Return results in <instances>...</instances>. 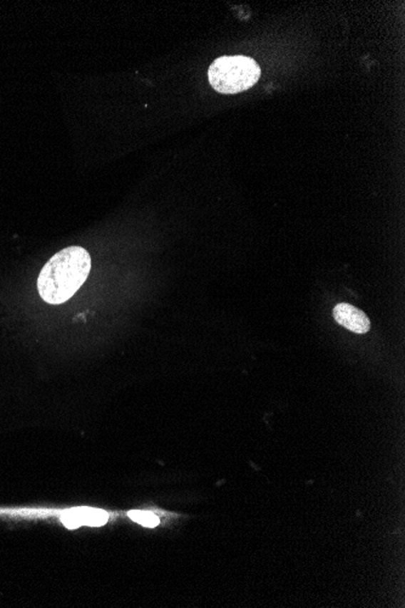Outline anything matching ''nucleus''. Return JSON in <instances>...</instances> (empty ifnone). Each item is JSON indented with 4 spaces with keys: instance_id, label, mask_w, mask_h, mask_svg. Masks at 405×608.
<instances>
[{
    "instance_id": "obj_2",
    "label": "nucleus",
    "mask_w": 405,
    "mask_h": 608,
    "mask_svg": "<svg viewBox=\"0 0 405 608\" xmlns=\"http://www.w3.org/2000/svg\"><path fill=\"white\" fill-rule=\"evenodd\" d=\"M261 68L252 58L243 55L222 56L207 71L210 86L220 94H238L259 81Z\"/></svg>"
},
{
    "instance_id": "obj_4",
    "label": "nucleus",
    "mask_w": 405,
    "mask_h": 608,
    "mask_svg": "<svg viewBox=\"0 0 405 608\" xmlns=\"http://www.w3.org/2000/svg\"><path fill=\"white\" fill-rule=\"evenodd\" d=\"M72 510L74 511V514L77 515L81 525H86V526H103L110 520L108 514H106L105 511L98 510V509H91V507H79L78 509V507H74Z\"/></svg>"
},
{
    "instance_id": "obj_1",
    "label": "nucleus",
    "mask_w": 405,
    "mask_h": 608,
    "mask_svg": "<svg viewBox=\"0 0 405 608\" xmlns=\"http://www.w3.org/2000/svg\"><path fill=\"white\" fill-rule=\"evenodd\" d=\"M90 269L91 257L84 248L62 249L41 269L37 283L41 298L51 305L63 304L84 284Z\"/></svg>"
},
{
    "instance_id": "obj_5",
    "label": "nucleus",
    "mask_w": 405,
    "mask_h": 608,
    "mask_svg": "<svg viewBox=\"0 0 405 608\" xmlns=\"http://www.w3.org/2000/svg\"><path fill=\"white\" fill-rule=\"evenodd\" d=\"M128 516L135 522L140 523L142 526L150 527V528L158 526L159 522H160L158 516L150 514V512H145V511H130Z\"/></svg>"
},
{
    "instance_id": "obj_3",
    "label": "nucleus",
    "mask_w": 405,
    "mask_h": 608,
    "mask_svg": "<svg viewBox=\"0 0 405 608\" xmlns=\"http://www.w3.org/2000/svg\"><path fill=\"white\" fill-rule=\"evenodd\" d=\"M334 319L340 326L357 334H365L370 329V321L363 311L349 304H340L334 309Z\"/></svg>"
},
{
    "instance_id": "obj_6",
    "label": "nucleus",
    "mask_w": 405,
    "mask_h": 608,
    "mask_svg": "<svg viewBox=\"0 0 405 608\" xmlns=\"http://www.w3.org/2000/svg\"><path fill=\"white\" fill-rule=\"evenodd\" d=\"M61 521L69 530H74V528L81 526V521H79L77 515L74 514V511L72 509L65 511L61 515Z\"/></svg>"
}]
</instances>
